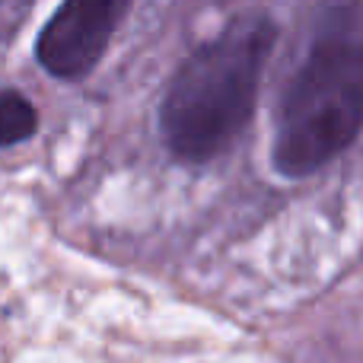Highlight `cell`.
I'll use <instances>...</instances> for the list:
<instances>
[{
	"mask_svg": "<svg viewBox=\"0 0 363 363\" xmlns=\"http://www.w3.org/2000/svg\"><path fill=\"white\" fill-rule=\"evenodd\" d=\"M363 118L360 0H338L315 23L309 48L274 112L271 163L284 179H306L357 140Z\"/></svg>",
	"mask_w": 363,
	"mask_h": 363,
	"instance_id": "cell-1",
	"label": "cell"
},
{
	"mask_svg": "<svg viewBox=\"0 0 363 363\" xmlns=\"http://www.w3.org/2000/svg\"><path fill=\"white\" fill-rule=\"evenodd\" d=\"M274 38L277 26L262 13H249L185 57L160 106V128L172 157L207 163L242 134Z\"/></svg>",
	"mask_w": 363,
	"mask_h": 363,
	"instance_id": "cell-2",
	"label": "cell"
},
{
	"mask_svg": "<svg viewBox=\"0 0 363 363\" xmlns=\"http://www.w3.org/2000/svg\"><path fill=\"white\" fill-rule=\"evenodd\" d=\"M131 0H64L38 32L35 57L57 80L89 74L106 55Z\"/></svg>",
	"mask_w": 363,
	"mask_h": 363,
	"instance_id": "cell-3",
	"label": "cell"
},
{
	"mask_svg": "<svg viewBox=\"0 0 363 363\" xmlns=\"http://www.w3.org/2000/svg\"><path fill=\"white\" fill-rule=\"evenodd\" d=\"M38 108L19 89H0V150L35 138Z\"/></svg>",
	"mask_w": 363,
	"mask_h": 363,
	"instance_id": "cell-4",
	"label": "cell"
}]
</instances>
